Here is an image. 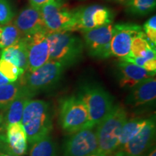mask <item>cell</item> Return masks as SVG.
I'll return each mask as SVG.
<instances>
[{
  "label": "cell",
  "mask_w": 156,
  "mask_h": 156,
  "mask_svg": "<svg viewBox=\"0 0 156 156\" xmlns=\"http://www.w3.org/2000/svg\"><path fill=\"white\" fill-rule=\"evenodd\" d=\"M21 124L30 145L49 135L53 128L49 103L30 99L25 106Z\"/></svg>",
  "instance_id": "1"
},
{
  "label": "cell",
  "mask_w": 156,
  "mask_h": 156,
  "mask_svg": "<svg viewBox=\"0 0 156 156\" xmlns=\"http://www.w3.org/2000/svg\"><path fill=\"white\" fill-rule=\"evenodd\" d=\"M127 121L124 107L114 105L110 113L96 126L97 153L102 156H113L118 150L123 126Z\"/></svg>",
  "instance_id": "2"
},
{
  "label": "cell",
  "mask_w": 156,
  "mask_h": 156,
  "mask_svg": "<svg viewBox=\"0 0 156 156\" xmlns=\"http://www.w3.org/2000/svg\"><path fill=\"white\" fill-rule=\"evenodd\" d=\"M49 60L62 64L65 68L72 67L83 57L84 42L72 32H48Z\"/></svg>",
  "instance_id": "3"
},
{
  "label": "cell",
  "mask_w": 156,
  "mask_h": 156,
  "mask_svg": "<svg viewBox=\"0 0 156 156\" xmlns=\"http://www.w3.org/2000/svg\"><path fill=\"white\" fill-rule=\"evenodd\" d=\"M66 68L57 62L49 61L34 72H25L20 80L21 87L30 98L56 86Z\"/></svg>",
  "instance_id": "4"
},
{
  "label": "cell",
  "mask_w": 156,
  "mask_h": 156,
  "mask_svg": "<svg viewBox=\"0 0 156 156\" xmlns=\"http://www.w3.org/2000/svg\"><path fill=\"white\" fill-rule=\"evenodd\" d=\"M77 97L87 109L92 126H96L114 107V98L97 84H87L80 87Z\"/></svg>",
  "instance_id": "5"
},
{
  "label": "cell",
  "mask_w": 156,
  "mask_h": 156,
  "mask_svg": "<svg viewBox=\"0 0 156 156\" xmlns=\"http://www.w3.org/2000/svg\"><path fill=\"white\" fill-rule=\"evenodd\" d=\"M58 122L62 129L70 134L92 126L86 106L75 95L66 97L61 101L58 107Z\"/></svg>",
  "instance_id": "6"
},
{
  "label": "cell",
  "mask_w": 156,
  "mask_h": 156,
  "mask_svg": "<svg viewBox=\"0 0 156 156\" xmlns=\"http://www.w3.org/2000/svg\"><path fill=\"white\" fill-rule=\"evenodd\" d=\"M40 12L48 32H73L74 11L68 9L62 0H51L41 7Z\"/></svg>",
  "instance_id": "7"
},
{
  "label": "cell",
  "mask_w": 156,
  "mask_h": 156,
  "mask_svg": "<svg viewBox=\"0 0 156 156\" xmlns=\"http://www.w3.org/2000/svg\"><path fill=\"white\" fill-rule=\"evenodd\" d=\"M75 24L74 31L82 33L113 23L114 12L108 7L93 5L73 9Z\"/></svg>",
  "instance_id": "8"
},
{
  "label": "cell",
  "mask_w": 156,
  "mask_h": 156,
  "mask_svg": "<svg viewBox=\"0 0 156 156\" xmlns=\"http://www.w3.org/2000/svg\"><path fill=\"white\" fill-rule=\"evenodd\" d=\"M97 151L98 139L95 126L72 133L63 146L64 156H89Z\"/></svg>",
  "instance_id": "9"
},
{
  "label": "cell",
  "mask_w": 156,
  "mask_h": 156,
  "mask_svg": "<svg viewBox=\"0 0 156 156\" xmlns=\"http://www.w3.org/2000/svg\"><path fill=\"white\" fill-rule=\"evenodd\" d=\"M114 25L109 23L83 33V42L89 55L98 58L112 56L111 42L114 34Z\"/></svg>",
  "instance_id": "10"
},
{
  "label": "cell",
  "mask_w": 156,
  "mask_h": 156,
  "mask_svg": "<svg viewBox=\"0 0 156 156\" xmlns=\"http://www.w3.org/2000/svg\"><path fill=\"white\" fill-rule=\"evenodd\" d=\"M142 27L132 23H120L114 25V34L111 42L112 56L123 58L131 52V45L134 37L141 32Z\"/></svg>",
  "instance_id": "11"
},
{
  "label": "cell",
  "mask_w": 156,
  "mask_h": 156,
  "mask_svg": "<svg viewBox=\"0 0 156 156\" xmlns=\"http://www.w3.org/2000/svg\"><path fill=\"white\" fill-rule=\"evenodd\" d=\"M48 30L41 31L30 36H24L28 48V67L27 71L34 72L49 61Z\"/></svg>",
  "instance_id": "12"
},
{
  "label": "cell",
  "mask_w": 156,
  "mask_h": 156,
  "mask_svg": "<svg viewBox=\"0 0 156 156\" xmlns=\"http://www.w3.org/2000/svg\"><path fill=\"white\" fill-rule=\"evenodd\" d=\"M5 133H0V152L16 156L24 155L28 149L26 133L21 122L6 126Z\"/></svg>",
  "instance_id": "13"
},
{
  "label": "cell",
  "mask_w": 156,
  "mask_h": 156,
  "mask_svg": "<svg viewBox=\"0 0 156 156\" xmlns=\"http://www.w3.org/2000/svg\"><path fill=\"white\" fill-rule=\"evenodd\" d=\"M155 134V116H154L147 119L145 126L119 151L128 156H143L153 146Z\"/></svg>",
  "instance_id": "14"
},
{
  "label": "cell",
  "mask_w": 156,
  "mask_h": 156,
  "mask_svg": "<svg viewBox=\"0 0 156 156\" xmlns=\"http://www.w3.org/2000/svg\"><path fill=\"white\" fill-rule=\"evenodd\" d=\"M13 23L24 36H30L41 31L47 30L43 21L40 9L31 5L23 9Z\"/></svg>",
  "instance_id": "15"
},
{
  "label": "cell",
  "mask_w": 156,
  "mask_h": 156,
  "mask_svg": "<svg viewBox=\"0 0 156 156\" xmlns=\"http://www.w3.org/2000/svg\"><path fill=\"white\" fill-rule=\"evenodd\" d=\"M117 67L119 73V83L124 88H132L141 81L155 75V72H149L136 64L122 60Z\"/></svg>",
  "instance_id": "16"
},
{
  "label": "cell",
  "mask_w": 156,
  "mask_h": 156,
  "mask_svg": "<svg viewBox=\"0 0 156 156\" xmlns=\"http://www.w3.org/2000/svg\"><path fill=\"white\" fill-rule=\"evenodd\" d=\"M156 98V80L147 78L132 88L126 99V103L132 107H138L153 103Z\"/></svg>",
  "instance_id": "17"
},
{
  "label": "cell",
  "mask_w": 156,
  "mask_h": 156,
  "mask_svg": "<svg viewBox=\"0 0 156 156\" xmlns=\"http://www.w3.org/2000/svg\"><path fill=\"white\" fill-rule=\"evenodd\" d=\"M1 58L11 62L24 72L27 71L28 67V48L24 37L15 45L3 48Z\"/></svg>",
  "instance_id": "18"
},
{
  "label": "cell",
  "mask_w": 156,
  "mask_h": 156,
  "mask_svg": "<svg viewBox=\"0 0 156 156\" xmlns=\"http://www.w3.org/2000/svg\"><path fill=\"white\" fill-rule=\"evenodd\" d=\"M31 99L30 95L23 88L17 97L10 103L4 114V125L5 128L9 124L21 122L25 106Z\"/></svg>",
  "instance_id": "19"
},
{
  "label": "cell",
  "mask_w": 156,
  "mask_h": 156,
  "mask_svg": "<svg viewBox=\"0 0 156 156\" xmlns=\"http://www.w3.org/2000/svg\"><path fill=\"white\" fill-rule=\"evenodd\" d=\"M147 122V119H145L140 118L132 119L126 121L124 125L123 126L122 132H121L117 151L120 150L129 140H131L145 126Z\"/></svg>",
  "instance_id": "20"
},
{
  "label": "cell",
  "mask_w": 156,
  "mask_h": 156,
  "mask_svg": "<svg viewBox=\"0 0 156 156\" xmlns=\"http://www.w3.org/2000/svg\"><path fill=\"white\" fill-rule=\"evenodd\" d=\"M22 36L14 23L0 25V48L3 49L17 44Z\"/></svg>",
  "instance_id": "21"
},
{
  "label": "cell",
  "mask_w": 156,
  "mask_h": 156,
  "mask_svg": "<svg viewBox=\"0 0 156 156\" xmlns=\"http://www.w3.org/2000/svg\"><path fill=\"white\" fill-rule=\"evenodd\" d=\"M30 156H57L55 142L51 136L48 135L32 144Z\"/></svg>",
  "instance_id": "22"
},
{
  "label": "cell",
  "mask_w": 156,
  "mask_h": 156,
  "mask_svg": "<svg viewBox=\"0 0 156 156\" xmlns=\"http://www.w3.org/2000/svg\"><path fill=\"white\" fill-rule=\"evenodd\" d=\"M21 89L20 83L17 80L0 85V111L5 112L12 101L19 94Z\"/></svg>",
  "instance_id": "23"
},
{
  "label": "cell",
  "mask_w": 156,
  "mask_h": 156,
  "mask_svg": "<svg viewBox=\"0 0 156 156\" xmlns=\"http://www.w3.org/2000/svg\"><path fill=\"white\" fill-rule=\"evenodd\" d=\"M121 60L136 64L149 72L156 71L155 50L152 49V48L147 51V54L144 57H135L129 54L126 57L121 58Z\"/></svg>",
  "instance_id": "24"
},
{
  "label": "cell",
  "mask_w": 156,
  "mask_h": 156,
  "mask_svg": "<svg viewBox=\"0 0 156 156\" xmlns=\"http://www.w3.org/2000/svg\"><path fill=\"white\" fill-rule=\"evenodd\" d=\"M156 0H127L126 9L129 12L136 15H147L155 8Z\"/></svg>",
  "instance_id": "25"
},
{
  "label": "cell",
  "mask_w": 156,
  "mask_h": 156,
  "mask_svg": "<svg viewBox=\"0 0 156 156\" xmlns=\"http://www.w3.org/2000/svg\"><path fill=\"white\" fill-rule=\"evenodd\" d=\"M0 73L8 79L10 83H14L24 74L25 72L11 62L0 58Z\"/></svg>",
  "instance_id": "26"
},
{
  "label": "cell",
  "mask_w": 156,
  "mask_h": 156,
  "mask_svg": "<svg viewBox=\"0 0 156 156\" xmlns=\"http://www.w3.org/2000/svg\"><path fill=\"white\" fill-rule=\"evenodd\" d=\"M15 16L10 4L7 0H0V25L10 23Z\"/></svg>",
  "instance_id": "27"
},
{
  "label": "cell",
  "mask_w": 156,
  "mask_h": 156,
  "mask_svg": "<svg viewBox=\"0 0 156 156\" xmlns=\"http://www.w3.org/2000/svg\"><path fill=\"white\" fill-rule=\"evenodd\" d=\"M143 32L152 42L156 44V17L154 15L145 23Z\"/></svg>",
  "instance_id": "28"
},
{
  "label": "cell",
  "mask_w": 156,
  "mask_h": 156,
  "mask_svg": "<svg viewBox=\"0 0 156 156\" xmlns=\"http://www.w3.org/2000/svg\"><path fill=\"white\" fill-rule=\"evenodd\" d=\"M50 1L51 0H29L30 5L38 9H40L43 5H44L45 4H46Z\"/></svg>",
  "instance_id": "29"
},
{
  "label": "cell",
  "mask_w": 156,
  "mask_h": 156,
  "mask_svg": "<svg viewBox=\"0 0 156 156\" xmlns=\"http://www.w3.org/2000/svg\"><path fill=\"white\" fill-rule=\"evenodd\" d=\"M5 129V126L4 125V114L2 112H0V133Z\"/></svg>",
  "instance_id": "30"
},
{
  "label": "cell",
  "mask_w": 156,
  "mask_h": 156,
  "mask_svg": "<svg viewBox=\"0 0 156 156\" xmlns=\"http://www.w3.org/2000/svg\"><path fill=\"white\" fill-rule=\"evenodd\" d=\"M10 83V82L9 81L8 79H7L2 74L0 73V85H6V84Z\"/></svg>",
  "instance_id": "31"
},
{
  "label": "cell",
  "mask_w": 156,
  "mask_h": 156,
  "mask_svg": "<svg viewBox=\"0 0 156 156\" xmlns=\"http://www.w3.org/2000/svg\"><path fill=\"white\" fill-rule=\"evenodd\" d=\"M147 156H156V148L155 145L152 146L148 151V153Z\"/></svg>",
  "instance_id": "32"
},
{
  "label": "cell",
  "mask_w": 156,
  "mask_h": 156,
  "mask_svg": "<svg viewBox=\"0 0 156 156\" xmlns=\"http://www.w3.org/2000/svg\"><path fill=\"white\" fill-rule=\"evenodd\" d=\"M113 156H128L127 155H126L125 153H123L122 151H116V153H115Z\"/></svg>",
  "instance_id": "33"
},
{
  "label": "cell",
  "mask_w": 156,
  "mask_h": 156,
  "mask_svg": "<svg viewBox=\"0 0 156 156\" xmlns=\"http://www.w3.org/2000/svg\"><path fill=\"white\" fill-rule=\"evenodd\" d=\"M0 156H16L14 155H12V154L2 153V152H0Z\"/></svg>",
  "instance_id": "34"
},
{
  "label": "cell",
  "mask_w": 156,
  "mask_h": 156,
  "mask_svg": "<svg viewBox=\"0 0 156 156\" xmlns=\"http://www.w3.org/2000/svg\"><path fill=\"white\" fill-rule=\"evenodd\" d=\"M89 156H102V155H101L99 153H93V154H92V155H89Z\"/></svg>",
  "instance_id": "35"
},
{
  "label": "cell",
  "mask_w": 156,
  "mask_h": 156,
  "mask_svg": "<svg viewBox=\"0 0 156 156\" xmlns=\"http://www.w3.org/2000/svg\"><path fill=\"white\" fill-rule=\"evenodd\" d=\"M115 1H117V2H126L127 0H115Z\"/></svg>",
  "instance_id": "36"
}]
</instances>
